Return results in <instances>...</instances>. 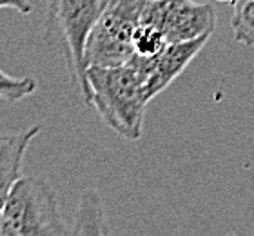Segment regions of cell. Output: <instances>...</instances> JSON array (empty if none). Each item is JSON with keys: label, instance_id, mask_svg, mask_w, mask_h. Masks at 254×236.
<instances>
[{"label": "cell", "instance_id": "obj_1", "mask_svg": "<svg viewBox=\"0 0 254 236\" xmlns=\"http://www.w3.org/2000/svg\"><path fill=\"white\" fill-rule=\"evenodd\" d=\"M89 100L107 127L127 140H138L143 131L145 107L151 102L145 82L131 64L89 66Z\"/></svg>", "mask_w": 254, "mask_h": 236}, {"label": "cell", "instance_id": "obj_2", "mask_svg": "<svg viewBox=\"0 0 254 236\" xmlns=\"http://www.w3.org/2000/svg\"><path fill=\"white\" fill-rule=\"evenodd\" d=\"M109 0H49L46 9V38L62 51L71 80L89 100L85 47L95 24Z\"/></svg>", "mask_w": 254, "mask_h": 236}, {"label": "cell", "instance_id": "obj_3", "mask_svg": "<svg viewBox=\"0 0 254 236\" xmlns=\"http://www.w3.org/2000/svg\"><path fill=\"white\" fill-rule=\"evenodd\" d=\"M0 224L7 236H73L60 215L57 193L38 176L16 182L0 211Z\"/></svg>", "mask_w": 254, "mask_h": 236}, {"label": "cell", "instance_id": "obj_4", "mask_svg": "<svg viewBox=\"0 0 254 236\" xmlns=\"http://www.w3.org/2000/svg\"><path fill=\"white\" fill-rule=\"evenodd\" d=\"M147 0H109L95 24L85 47L89 66H122L134 55L132 35L142 22Z\"/></svg>", "mask_w": 254, "mask_h": 236}, {"label": "cell", "instance_id": "obj_5", "mask_svg": "<svg viewBox=\"0 0 254 236\" xmlns=\"http://www.w3.org/2000/svg\"><path fill=\"white\" fill-rule=\"evenodd\" d=\"M142 22L162 29L167 42H186L212 33L216 13L209 4L194 0H147Z\"/></svg>", "mask_w": 254, "mask_h": 236}, {"label": "cell", "instance_id": "obj_6", "mask_svg": "<svg viewBox=\"0 0 254 236\" xmlns=\"http://www.w3.org/2000/svg\"><path fill=\"white\" fill-rule=\"evenodd\" d=\"M211 35L212 33H205L186 42H171L165 46L164 51L151 58L132 55L127 64H131L143 79L149 100H153L156 94L167 89L184 73V69L192 62V58L209 42Z\"/></svg>", "mask_w": 254, "mask_h": 236}, {"label": "cell", "instance_id": "obj_7", "mask_svg": "<svg viewBox=\"0 0 254 236\" xmlns=\"http://www.w3.org/2000/svg\"><path fill=\"white\" fill-rule=\"evenodd\" d=\"M38 133L40 126H35L16 135L0 137V211L4 209L16 182L22 178V160Z\"/></svg>", "mask_w": 254, "mask_h": 236}, {"label": "cell", "instance_id": "obj_8", "mask_svg": "<svg viewBox=\"0 0 254 236\" xmlns=\"http://www.w3.org/2000/svg\"><path fill=\"white\" fill-rule=\"evenodd\" d=\"M73 236H111L106 222L104 202L95 189H84L80 193L76 215H74Z\"/></svg>", "mask_w": 254, "mask_h": 236}, {"label": "cell", "instance_id": "obj_9", "mask_svg": "<svg viewBox=\"0 0 254 236\" xmlns=\"http://www.w3.org/2000/svg\"><path fill=\"white\" fill-rule=\"evenodd\" d=\"M222 2V0H220ZM233 5L234 40L244 46H254V0H223Z\"/></svg>", "mask_w": 254, "mask_h": 236}, {"label": "cell", "instance_id": "obj_10", "mask_svg": "<svg viewBox=\"0 0 254 236\" xmlns=\"http://www.w3.org/2000/svg\"><path fill=\"white\" fill-rule=\"evenodd\" d=\"M167 44L169 42H167L164 31L153 24H145V22H140L132 35V49L138 57H156L158 53L164 51Z\"/></svg>", "mask_w": 254, "mask_h": 236}, {"label": "cell", "instance_id": "obj_11", "mask_svg": "<svg viewBox=\"0 0 254 236\" xmlns=\"http://www.w3.org/2000/svg\"><path fill=\"white\" fill-rule=\"evenodd\" d=\"M37 80L33 77H9L7 73L0 71V100L5 102H18L22 98L31 96L37 91Z\"/></svg>", "mask_w": 254, "mask_h": 236}, {"label": "cell", "instance_id": "obj_12", "mask_svg": "<svg viewBox=\"0 0 254 236\" xmlns=\"http://www.w3.org/2000/svg\"><path fill=\"white\" fill-rule=\"evenodd\" d=\"M0 9H15L22 15H29L33 5L29 0H0Z\"/></svg>", "mask_w": 254, "mask_h": 236}, {"label": "cell", "instance_id": "obj_13", "mask_svg": "<svg viewBox=\"0 0 254 236\" xmlns=\"http://www.w3.org/2000/svg\"><path fill=\"white\" fill-rule=\"evenodd\" d=\"M0 236H7V235H5V231H4V227H2V224H0Z\"/></svg>", "mask_w": 254, "mask_h": 236}]
</instances>
